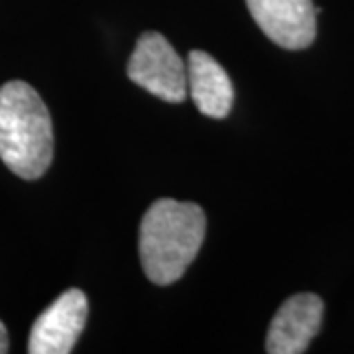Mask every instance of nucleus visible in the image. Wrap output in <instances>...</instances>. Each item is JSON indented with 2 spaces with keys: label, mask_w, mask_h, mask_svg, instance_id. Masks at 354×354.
I'll return each instance as SVG.
<instances>
[{
  "label": "nucleus",
  "mask_w": 354,
  "mask_h": 354,
  "mask_svg": "<svg viewBox=\"0 0 354 354\" xmlns=\"http://www.w3.org/2000/svg\"><path fill=\"white\" fill-rule=\"evenodd\" d=\"M325 305L315 293H297L286 299L274 315L266 339V353L301 354L311 344L321 323Z\"/></svg>",
  "instance_id": "6"
},
{
  "label": "nucleus",
  "mask_w": 354,
  "mask_h": 354,
  "mask_svg": "<svg viewBox=\"0 0 354 354\" xmlns=\"http://www.w3.org/2000/svg\"><path fill=\"white\" fill-rule=\"evenodd\" d=\"M53 127L46 102L24 81L0 87V160L22 179H38L51 165Z\"/></svg>",
  "instance_id": "2"
},
{
  "label": "nucleus",
  "mask_w": 354,
  "mask_h": 354,
  "mask_svg": "<svg viewBox=\"0 0 354 354\" xmlns=\"http://www.w3.org/2000/svg\"><path fill=\"white\" fill-rule=\"evenodd\" d=\"M128 77L150 95L167 102L187 99V64L158 32H144L128 59Z\"/></svg>",
  "instance_id": "3"
},
{
  "label": "nucleus",
  "mask_w": 354,
  "mask_h": 354,
  "mask_svg": "<svg viewBox=\"0 0 354 354\" xmlns=\"http://www.w3.org/2000/svg\"><path fill=\"white\" fill-rule=\"evenodd\" d=\"M87 313L88 301L83 291H64L36 319L28 339V353L69 354L85 329Z\"/></svg>",
  "instance_id": "4"
},
{
  "label": "nucleus",
  "mask_w": 354,
  "mask_h": 354,
  "mask_svg": "<svg viewBox=\"0 0 354 354\" xmlns=\"http://www.w3.org/2000/svg\"><path fill=\"white\" fill-rule=\"evenodd\" d=\"M10 351V344H8V330L4 327V323L0 321V354L8 353Z\"/></svg>",
  "instance_id": "8"
},
{
  "label": "nucleus",
  "mask_w": 354,
  "mask_h": 354,
  "mask_svg": "<svg viewBox=\"0 0 354 354\" xmlns=\"http://www.w3.org/2000/svg\"><path fill=\"white\" fill-rule=\"evenodd\" d=\"M254 22L268 38L286 50L313 44L319 8L311 0H246Z\"/></svg>",
  "instance_id": "5"
},
{
  "label": "nucleus",
  "mask_w": 354,
  "mask_h": 354,
  "mask_svg": "<svg viewBox=\"0 0 354 354\" xmlns=\"http://www.w3.org/2000/svg\"><path fill=\"white\" fill-rule=\"evenodd\" d=\"M187 91L205 116L225 118L232 109L234 88L230 77L213 55L201 50H193L187 57Z\"/></svg>",
  "instance_id": "7"
},
{
  "label": "nucleus",
  "mask_w": 354,
  "mask_h": 354,
  "mask_svg": "<svg viewBox=\"0 0 354 354\" xmlns=\"http://www.w3.org/2000/svg\"><path fill=\"white\" fill-rule=\"evenodd\" d=\"M207 216L195 203L158 199L140 223V262L146 278L171 286L185 274L205 241Z\"/></svg>",
  "instance_id": "1"
}]
</instances>
